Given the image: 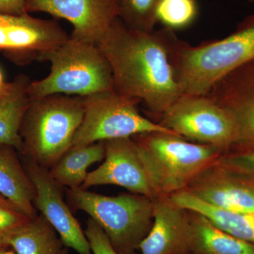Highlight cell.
<instances>
[{
  "label": "cell",
  "instance_id": "cell-13",
  "mask_svg": "<svg viewBox=\"0 0 254 254\" xmlns=\"http://www.w3.org/2000/svg\"><path fill=\"white\" fill-rule=\"evenodd\" d=\"M207 204L235 213H254V178L217 160L185 190Z\"/></svg>",
  "mask_w": 254,
  "mask_h": 254
},
{
  "label": "cell",
  "instance_id": "cell-28",
  "mask_svg": "<svg viewBox=\"0 0 254 254\" xmlns=\"http://www.w3.org/2000/svg\"><path fill=\"white\" fill-rule=\"evenodd\" d=\"M28 16V14L23 15V16H13V15L0 12V26L22 22Z\"/></svg>",
  "mask_w": 254,
  "mask_h": 254
},
{
  "label": "cell",
  "instance_id": "cell-11",
  "mask_svg": "<svg viewBox=\"0 0 254 254\" xmlns=\"http://www.w3.org/2000/svg\"><path fill=\"white\" fill-rule=\"evenodd\" d=\"M105 147L103 163L88 172L82 188L115 185L152 199L157 197L133 138L108 140Z\"/></svg>",
  "mask_w": 254,
  "mask_h": 254
},
{
  "label": "cell",
  "instance_id": "cell-17",
  "mask_svg": "<svg viewBox=\"0 0 254 254\" xmlns=\"http://www.w3.org/2000/svg\"><path fill=\"white\" fill-rule=\"evenodd\" d=\"M29 78L20 75L5 83L0 91V145H10L18 152L22 150L20 129L31 98L28 94Z\"/></svg>",
  "mask_w": 254,
  "mask_h": 254
},
{
  "label": "cell",
  "instance_id": "cell-23",
  "mask_svg": "<svg viewBox=\"0 0 254 254\" xmlns=\"http://www.w3.org/2000/svg\"><path fill=\"white\" fill-rule=\"evenodd\" d=\"M159 1L160 0H120L119 18L133 29L153 31L158 23L156 9Z\"/></svg>",
  "mask_w": 254,
  "mask_h": 254
},
{
  "label": "cell",
  "instance_id": "cell-4",
  "mask_svg": "<svg viewBox=\"0 0 254 254\" xmlns=\"http://www.w3.org/2000/svg\"><path fill=\"white\" fill-rule=\"evenodd\" d=\"M37 60L49 61L51 70L46 78L30 83L31 100L55 94L86 97L115 90L110 64L94 43L69 36L61 46L40 55Z\"/></svg>",
  "mask_w": 254,
  "mask_h": 254
},
{
  "label": "cell",
  "instance_id": "cell-22",
  "mask_svg": "<svg viewBox=\"0 0 254 254\" xmlns=\"http://www.w3.org/2000/svg\"><path fill=\"white\" fill-rule=\"evenodd\" d=\"M198 14L196 0H160L156 9L158 23L173 31L189 27Z\"/></svg>",
  "mask_w": 254,
  "mask_h": 254
},
{
  "label": "cell",
  "instance_id": "cell-21",
  "mask_svg": "<svg viewBox=\"0 0 254 254\" xmlns=\"http://www.w3.org/2000/svg\"><path fill=\"white\" fill-rule=\"evenodd\" d=\"M18 254H68V248L41 214L21 227L9 242Z\"/></svg>",
  "mask_w": 254,
  "mask_h": 254
},
{
  "label": "cell",
  "instance_id": "cell-31",
  "mask_svg": "<svg viewBox=\"0 0 254 254\" xmlns=\"http://www.w3.org/2000/svg\"><path fill=\"white\" fill-rule=\"evenodd\" d=\"M250 2H254V0H248Z\"/></svg>",
  "mask_w": 254,
  "mask_h": 254
},
{
  "label": "cell",
  "instance_id": "cell-8",
  "mask_svg": "<svg viewBox=\"0 0 254 254\" xmlns=\"http://www.w3.org/2000/svg\"><path fill=\"white\" fill-rule=\"evenodd\" d=\"M158 124L189 141L230 153L236 143L233 118L208 95H182L159 118Z\"/></svg>",
  "mask_w": 254,
  "mask_h": 254
},
{
  "label": "cell",
  "instance_id": "cell-9",
  "mask_svg": "<svg viewBox=\"0 0 254 254\" xmlns=\"http://www.w3.org/2000/svg\"><path fill=\"white\" fill-rule=\"evenodd\" d=\"M23 165L36 190L33 205L54 227L64 244L78 254H93L84 230L64 200L65 189L51 177L48 169L27 159Z\"/></svg>",
  "mask_w": 254,
  "mask_h": 254
},
{
  "label": "cell",
  "instance_id": "cell-12",
  "mask_svg": "<svg viewBox=\"0 0 254 254\" xmlns=\"http://www.w3.org/2000/svg\"><path fill=\"white\" fill-rule=\"evenodd\" d=\"M26 11L46 12L72 24L71 36L96 44L119 18V0H26Z\"/></svg>",
  "mask_w": 254,
  "mask_h": 254
},
{
  "label": "cell",
  "instance_id": "cell-10",
  "mask_svg": "<svg viewBox=\"0 0 254 254\" xmlns=\"http://www.w3.org/2000/svg\"><path fill=\"white\" fill-rule=\"evenodd\" d=\"M206 95L236 125L237 141L230 153L254 152V59L218 80Z\"/></svg>",
  "mask_w": 254,
  "mask_h": 254
},
{
  "label": "cell",
  "instance_id": "cell-15",
  "mask_svg": "<svg viewBox=\"0 0 254 254\" xmlns=\"http://www.w3.org/2000/svg\"><path fill=\"white\" fill-rule=\"evenodd\" d=\"M69 36L58 23L31 17L0 26V50L24 53L38 59L67 41Z\"/></svg>",
  "mask_w": 254,
  "mask_h": 254
},
{
  "label": "cell",
  "instance_id": "cell-24",
  "mask_svg": "<svg viewBox=\"0 0 254 254\" xmlns=\"http://www.w3.org/2000/svg\"><path fill=\"white\" fill-rule=\"evenodd\" d=\"M31 220L17 206L0 195V247L9 246L13 235Z\"/></svg>",
  "mask_w": 254,
  "mask_h": 254
},
{
  "label": "cell",
  "instance_id": "cell-5",
  "mask_svg": "<svg viewBox=\"0 0 254 254\" xmlns=\"http://www.w3.org/2000/svg\"><path fill=\"white\" fill-rule=\"evenodd\" d=\"M84 115V98L55 94L31 100L20 129L21 153L49 169L72 144Z\"/></svg>",
  "mask_w": 254,
  "mask_h": 254
},
{
  "label": "cell",
  "instance_id": "cell-2",
  "mask_svg": "<svg viewBox=\"0 0 254 254\" xmlns=\"http://www.w3.org/2000/svg\"><path fill=\"white\" fill-rule=\"evenodd\" d=\"M170 57L182 95H205L220 78L254 59V14L230 36L193 46L169 35Z\"/></svg>",
  "mask_w": 254,
  "mask_h": 254
},
{
  "label": "cell",
  "instance_id": "cell-27",
  "mask_svg": "<svg viewBox=\"0 0 254 254\" xmlns=\"http://www.w3.org/2000/svg\"><path fill=\"white\" fill-rule=\"evenodd\" d=\"M26 0H0V12L13 16L26 15Z\"/></svg>",
  "mask_w": 254,
  "mask_h": 254
},
{
  "label": "cell",
  "instance_id": "cell-30",
  "mask_svg": "<svg viewBox=\"0 0 254 254\" xmlns=\"http://www.w3.org/2000/svg\"><path fill=\"white\" fill-rule=\"evenodd\" d=\"M6 82L4 81V76H3V73L1 72V69H0V91L2 89L3 86H4V83Z\"/></svg>",
  "mask_w": 254,
  "mask_h": 254
},
{
  "label": "cell",
  "instance_id": "cell-29",
  "mask_svg": "<svg viewBox=\"0 0 254 254\" xmlns=\"http://www.w3.org/2000/svg\"><path fill=\"white\" fill-rule=\"evenodd\" d=\"M0 254H18L11 247L9 246L0 247Z\"/></svg>",
  "mask_w": 254,
  "mask_h": 254
},
{
  "label": "cell",
  "instance_id": "cell-1",
  "mask_svg": "<svg viewBox=\"0 0 254 254\" xmlns=\"http://www.w3.org/2000/svg\"><path fill=\"white\" fill-rule=\"evenodd\" d=\"M170 29H133L120 18L97 43L111 67L115 91L160 118L182 91L172 63Z\"/></svg>",
  "mask_w": 254,
  "mask_h": 254
},
{
  "label": "cell",
  "instance_id": "cell-16",
  "mask_svg": "<svg viewBox=\"0 0 254 254\" xmlns=\"http://www.w3.org/2000/svg\"><path fill=\"white\" fill-rule=\"evenodd\" d=\"M0 195L11 201L32 219L38 215L33 205L36 190L17 150L0 145Z\"/></svg>",
  "mask_w": 254,
  "mask_h": 254
},
{
  "label": "cell",
  "instance_id": "cell-19",
  "mask_svg": "<svg viewBox=\"0 0 254 254\" xmlns=\"http://www.w3.org/2000/svg\"><path fill=\"white\" fill-rule=\"evenodd\" d=\"M177 205L204 215L222 231L254 245V213H235L207 204L182 190L170 195Z\"/></svg>",
  "mask_w": 254,
  "mask_h": 254
},
{
  "label": "cell",
  "instance_id": "cell-7",
  "mask_svg": "<svg viewBox=\"0 0 254 254\" xmlns=\"http://www.w3.org/2000/svg\"><path fill=\"white\" fill-rule=\"evenodd\" d=\"M84 115L71 147L151 131L173 132L138 111V102L113 91L83 97Z\"/></svg>",
  "mask_w": 254,
  "mask_h": 254
},
{
  "label": "cell",
  "instance_id": "cell-6",
  "mask_svg": "<svg viewBox=\"0 0 254 254\" xmlns=\"http://www.w3.org/2000/svg\"><path fill=\"white\" fill-rule=\"evenodd\" d=\"M70 206L89 215L118 254H136L153 222L152 198L133 193L109 196L77 187L65 189Z\"/></svg>",
  "mask_w": 254,
  "mask_h": 254
},
{
  "label": "cell",
  "instance_id": "cell-26",
  "mask_svg": "<svg viewBox=\"0 0 254 254\" xmlns=\"http://www.w3.org/2000/svg\"><path fill=\"white\" fill-rule=\"evenodd\" d=\"M218 161L227 168L254 178V152L226 153Z\"/></svg>",
  "mask_w": 254,
  "mask_h": 254
},
{
  "label": "cell",
  "instance_id": "cell-14",
  "mask_svg": "<svg viewBox=\"0 0 254 254\" xmlns=\"http://www.w3.org/2000/svg\"><path fill=\"white\" fill-rule=\"evenodd\" d=\"M153 202V225L138 250L141 254H190V210L166 195L155 197Z\"/></svg>",
  "mask_w": 254,
  "mask_h": 254
},
{
  "label": "cell",
  "instance_id": "cell-20",
  "mask_svg": "<svg viewBox=\"0 0 254 254\" xmlns=\"http://www.w3.org/2000/svg\"><path fill=\"white\" fill-rule=\"evenodd\" d=\"M105 141L71 147L49 169L51 177L64 189L81 187L88 169L104 160Z\"/></svg>",
  "mask_w": 254,
  "mask_h": 254
},
{
  "label": "cell",
  "instance_id": "cell-25",
  "mask_svg": "<svg viewBox=\"0 0 254 254\" xmlns=\"http://www.w3.org/2000/svg\"><path fill=\"white\" fill-rule=\"evenodd\" d=\"M93 254H118L113 248L106 234L91 218L86 222L84 230Z\"/></svg>",
  "mask_w": 254,
  "mask_h": 254
},
{
  "label": "cell",
  "instance_id": "cell-18",
  "mask_svg": "<svg viewBox=\"0 0 254 254\" xmlns=\"http://www.w3.org/2000/svg\"><path fill=\"white\" fill-rule=\"evenodd\" d=\"M190 211V254H254V245L222 231L204 215Z\"/></svg>",
  "mask_w": 254,
  "mask_h": 254
},
{
  "label": "cell",
  "instance_id": "cell-3",
  "mask_svg": "<svg viewBox=\"0 0 254 254\" xmlns=\"http://www.w3.org/2000/svg\"><path fill=\"white\" fill-rule=\"evenodd\" d=\"M131 138L157 197L186 190L223 155L215 147L189 141L174 132H146Z\"/></svg>",
  "mask_w": 254,
  "mask_h": 254
}]
</instances>
